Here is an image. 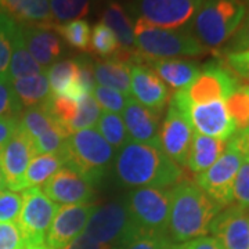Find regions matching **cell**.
I'll return each mask as SVG.
<instances>
[{"mask_svg":"<svg viewBox=\"0 0 249 249\" xmlns=\"http://www.w3.org/2000/svg\"><path fill=\"white\" fill-rule=\"evenodd\" d=\"M116 180L126 187L170 188L184 180L181 166L166 157L160 147L129 142L114 160Z\"/></svg>","mask_w":249,"mask_h":249,"instance_id":"cell-1","label":"cell"},{"mask_svg":"<svg viewBox=\"0 0 249 249\" xmlns=\"http://www.w3.org/2000/svg\"><path fill=\"white\" fill-rule=\"evenodd\" d=\"M170 213L168 237L175 244H184L211 231V224L222 206L188 180L170 188Z\"/></svg>","mask_w":249,"mask_h":249,"instance_id":"cell-2","label":"cell"},{"mask_svg":"<svg viewBox=\"0 0 249 249\" xmlns=\"http://www.w3.org/2000/svg\"><path fill=\"white\" fill-rule=\"evenodd\" d=\"M114 148L108 144L97 129H83L70 134L62 144L60 155L64 166H68L90 184H98L114 165Z\"/></svg>","mask_w":249,"mask_h":249,"instance_id":"cell-3","label":"cell"},{"mask_svg":"<svg viewBox=\"0 0 249 249\" xmlns=\"http://www.w3.org/2000/svg\"><path fill=\"white\" fill-rule=\"evenodd\" d=\"M247 16L241 0H204L190 25V32L208 50L222 47L231 39Z\"/></svg>","mask_w":249,"mask_h":249,"instance_id":"cell-4","label":"cell"},{"mask_svg":"<svg viewBox=\"0 0 249 249\" xmlns=\"http://www.w3.org/2000/svg\"><path fill=\"white\" fill-rule=\"evenodd\" d=\"M133 32L136 50L139 53L137 64L142 58L165 60L196 57L209 52L196 40L190 29H163L137 18Z\"/></svg>","mask_w":249,"mask_h":249,"instance_id":"cell-5","label":"cell"},{"mask_svg":"<svg viewBox=\"0 0 249 249\" xmlns=\"http://www.w3.org/2000/svg\"><path fill=\"white\" fill-rule=\"evenodd\" d=\"M83 232L111 249H124L140 235L130 217L126 199L96 206Z\"/></svg>","mask_w":249,"mask_h":249,"instance_id":"cell-6","label":"cell"},{"mask_svg":"<svg viewBox=\"0 0 249 249\" xmlns=\"http://www.w3.org/2000/svg\"><path fill=\"white\" fill-rule=\"evenodd\" d=\"M126 204L140 234L168 237L170 193L165 188L142 187L129 193Z\"/></svg>","mask_w":249,"mask_h":249,"instance_id":"cell-7","label":"cell"},{"mask_svg":"<svg viewBox=\"0 0 249 249\" xmlns=\"http://www.w3.org/2000/svg\"><path fill=\"white\" fill-rule=\"evenodd\" d=\"M170 103L175 104L187 116L196 133L213 137L222 142H229L237 133V127L226 108V101L223 100L194 104L188 103L184 91L180 90L175 93Z\"/></svg>","mask_w":249,"mask_h":249,"instance_id":"cell-8","label":"cell"},{"mask_svg":"<svg viewBox=\"0 0 249 249\" xmlns=\"http://www.w3.org/2000/svg\"><path fill=\"white\" fill-rule=\"evenodd\" d=\"M244 157L237 145L229 140L226 150L213 165L196 175V184L223 209L234 202L232 188Z\"/></svg>","mask_w":249,"mask_h":249,"instance_id":"cell-9","label":"cell"},{"mask_svg":"<svg viewBox=\"0 0 249 249\" xmlns=\"http://www.w3.org/2000/svg\"><path fill=\"white\" fill-rule=\"evenodd\" d=\"M22 206L17 226L27 245H45L46 235L52 226L58 205L46 196L40 187L21 191Z\"/></svg>","mask_w":249,"mask_h":249,"instance_id":"cell-10","label":"cell"},{"mask_svg":"<svg viewBox=\"0 0 249 249\" xmlns=\"http://www.w3.org/2000/svg\"><path fill=\"white\" fill-rule=\"evenodd\" d=\"M204 0H134L133 11L142 21L163 29H190Z\"/></svg>","mask_w":249,"mask_h":249,"instance_id":"cell-11","label":"cell"},{"mask_svg":"<svg viewBox=\"0 0 249 249\" xmlns=\"http://www.w3.org/2000/svg\"><path fill=\"white\" fill-rule=\"evenodd\" d=\"M238 88V79L224 64L211 61L205 64L196 79L183 91L187 101L196 104L213 100L226 101Z\"/></svg>","mask_w":249,"mask_h":249,"instance_id":"cell-12","label":"cell"},{"mask_svg":"<svg viewBox=\"0 0 249 249\" xmlns=\"http://www.w3.org/2000/svg\"><path fill=\"white\" fill-rule=\"evenodd\" d=\"M35 155L34 140L18 124L16 133L0 152V170L4 178V187H7V190L17 193L24 190L25 172Z\"/></svg>","mask_w":249,"mask_h":249,"instance_id":"cell-13","label":"cell"},{"mask_svg":"<svg viewBox=\"0 0 249 249\" xmlns=\"http://www.w3.org/2000/svg\"><path fill=\"white\" fill-rule=\"evenodd\" d=\"M194 133L196 132L187 116L175 104L169 103L168 112L160 127V150L178 166H186Z\"/></svg>","mask_w":249,"mask_h":249,"instance_id":"cell-14","label":"cell"},{"mask_svg":"<svg viewBox=\"0 0 249 249\" xmlns=\"http://www.w3.org/2000/svg\"><path fill=\"white\" fill-rule=\"evenodd\" d=\"M94 209V204L60 206L46 235V247L49 249H64L68 247L76 237L83 234Z\"/></svg>","mask_w":249,"mask_h":249,"instance_id":"cell-15","label":"cell"},{"mask_svg":"<svg viewBox=\"0 0 249 249\" xmlns=\"http://www.w3.org/2000/svg\"><path fill=\"white\" fill-rule=\"evenodd\" d=\"M42 191L57 205L93 204L96 196L93 184L68 166L57 170L42 186Z\"/></svg>","mask_w":249,"mask_h":249,"instance_id":"cell-16","label":"cell"},{"mask_svg":"<svg viewBox=\"0 0 249 249\" xmlns=\"http://www.w3.org/2000/svg\"><path fill=\"white\" fill-rule=\"evenodd\" d=\"M224 249H249V212L240 205L222 209L211 224V231Z\"/></svg>","mask_w":249,"mask_h":249,"instance_id":"cell-17","label":"cell"},{"mask_svg":"<svg viewBox=\"0 0 249 249\" xmlns=\"http://www.w3.org/2000/svg\"><path fill=\"white\" fill-rule=\"evenodd\" d=\"M130 93L142 106L160 114L172 100L169 88L144 64L130 67Z\"/></svg>","mask_w":249,"mask_h":249,"instance_id":"cell-18","label":"cell"},{"mask_svg":"<svg viewBox=\"0 0 249 249\" xmlns=\"http://www.w3.org/2000/svg\"><path fill=\"white\" fill-rule=\"evenodd\" d=\"M124 124L130 142L160 147V112L142 106L132 96L126 100L124 108Z\"/></svg>","mask_w":249,"mask_h":249,"instance_id":"cell-19","label":"cell"},{"mask_svg":"<svg viewBox=\"0 0 249 249\" xmlns=\"http://www.w3.org/2000/svg\"><path fill=\"white\" fill-rule=\"evenodd\" d=\"M140 64L147 65L155 72L169 89L175 93L187 89L201 72V67L193 61L180 58H165V60H151L142 58Z\"/></svg>","mask_w":249,"mask_h":249,"instance_id":"cell-20","label":"cell"},{"mask_svg":"<svg viewBox=\"0 0 249 249\" xmlns=\"http://www.w3.org/2000/svg\"><path fill=\"white\" fill-rule=\"evenodd\" d=\"M0 13L24 27L52 29L54 25L49 0H0Z\"/></svg>","mask_w":249,"mask_h":249,"instance_id":"cell-21","label":"cell"},{"mask_svg":"<svg viewBox=\"0 0 249 249\" xmlns=\"http://www.w3.org/2000/svg\"><path fill=\"white\" fill-rule=\"evenodd\" d=\"M21 32L28 52L34 60L43 70L52 67L62 52V43L58 36L50 29L24 25H21Z\"/></svg>","mask_w":249,"mask_h":249,"instance_id":"cell-22","label":"cell"},{"mask_svg":"<svg viewBox=\"0 0 249 249\" xmlns=\"http://www.w3.org/2000/svg\"><path fill=\"white\" fill-rule=\"evenodd\" d=\"M53 96H62L79 101L85 93L79 83V71L76 60H62L54 62L46 71Z\"/></svg>","mask_w":249,"mask_h":249,"instance_id":"cell-23","label":"cell"},{"mask_svg":"<svg viewBox=\"0 0 249 249\" xmlns=\"http://www.w3.org/2000/svg\"><path fill=\"white\" fill-rule=\"evenodd\" d=\"M227 147V142H222L204 134L194 133L193 144L187 158L186 168L196 175L209 169L220 158Z\"/></svg>","mask_w":249,"mask_h":249,"instance_id":"cell-24","label":"cell"},{"mask_svg":"<svg viewBox=\"0 0 249 249\" xmlns=\"http://www.w3.org/2000/svg\"><path fill=\"white\" fill-rule=\"evenodd\" d=\"M130 67L132 64L115 58L98 61L93 65L94 79L100 86L130 96Z\"/></svg>","mask_w":249,"mask_h":249,"instance_id":"cell-25","label":"cell"},{"mask_svg":"<svg viewBox=\"0 0 249 249\" xmlns=\"http://www.w3.org/2000/svg\"><path fill=\"white\" fill-rule=\"evenodd\" d=\"M103 24H106L116 36L119 46L124 53L136 54V42H134V32L132 21L127 16L124 9L116 1H111L104 10L103 14Z\"/></svg>","mask_w":249,"mask_h":249,"instance_id":"cell-26","label":"cell"},{"mask_svg":"<svg viewBox=\"0 0 249 249\" xmlns=\"http://www.w3.org/2000/svg\"><path fill=\"white\" fill-rule=\"evenodd\" d=\"M11 86L21 107L25 108L35 107L45 103L47 97L52 94L46 71L37 75H31V76L13 80Z\"/></svg>","mask_w":249,"mask_h":249,"instance_id":"cell-27","label":"cell"},{"mask_svg":"<svg viewBox=\"0 0 249 249\" xmlns=\"http://www.w3.org/2000/svg\"><path fill=\"white\" fill-rule=\"evenodd\" d=\"M64 166L60 154H37L35 155L25 172L24 190L32 187H42L54 173ZM22 190V191H24Z\"/></svg>","mask_w":249,"mask_h":249,"instance_id":"cell-28","label":"cell"},{"mask_svg":"<svg viewBox=\"0 0 249 249\" xmlns=\"http://www.w3.org/2000/svg\"><path fill=\"white\" fill-rule=\"evenodd\" d=\"M45 71L37 62L34 60V57L28 52L22 32H21V25H18V31L14 39V47H13V54L10 60L9 72H7V79L10 82L25 78L31 75H37Z\"/></svg>","mask_w":249,"mask_h":249,"instance_id":"cell-29","label":"cell"},{"mask_svg":"<svg viewBox=\"0 0 249 249\" xmlns=\"http://www.w3.org/2000/svg\"><path fill=\"white\" fill-rule=\"evenodd\" d=\"M19 115H21L18 118L19 126L27 132V134L32 140L43 136L58 124L55 122L53 115L50 114L45 103L35 106V107L27 108Z\"/></svg>","mask_w":249,"mask_h":249,"instance_id":"cell-30","label":"cell"},{"mask_svg":"<svg viewBox=\"0 0 249 249\" xmlns=\"http://www.w3.org/2000/svg\"><path fill=\"white\" fill-rule=\"evenodd\" d=\"M89 52L104 60H118L122 54V49L114 32L106 24L97 22L91 29Z\"/></svg>","mask_w":249,"mask_h":249,"instance_id":"cell-31","label":"cell"},{"mask_svg":"<svg viewBox=\"0 0 249 249\" xmlns=\"http://www.w3.org/2000/svg\"><path fill=\"white\" fill-rule=\"evenodd\" d=\"M97 132L116 151H119L129 142L124 119L119 114L101 111L97 121Z\"/></svg>","mask_w":249,"mask_h":249,"instance_id":"cell-32","label":"cell"},{"mask_svg":"<svg viewBox=\"0 0 249 249\" xmlns=\"http://www.w3.org/2000/svg\"><path fill=\"white\" fill-rule=\"evenodd\" d=\"M52 29H54L73 49H78L85 53L90 50L91 28L86 19H73L62 24H55Z\"/></svg>","mask_w":249,"mask_h":249,"instance_id":"cell-33","label":"cell"},{"mask_svg":"<svg viewBox=\"0 0 249 249\" xmlns=\"http://www.w3.org/2000/svg\"><path fill=\"white\" fill-rule=\"evenodd\" d=\"M54 25L82 19L90 10L91 0H49Z\"/></svg>","mask_w":249,"mask_h":249,"instance_id":"cell-34","label":"cell"},{"mask_svg":"<svg viewBox=\"0 0 249 249\" xmlns=\"http://www.w3.org/2000/svg\"><path fill=\"white\" fill-rule=\"evenodd\" d=\"M17 31V22L7 17L6 14L0 13V79L7 78Z\"/></svg>","mask_w":249,"mask_h":249,"instance_id":"cell-35","label":"cell"},{"mask_svg":"<svg viewBox=\"0 0 249 249\" xmlns=\"http://www.w3.org/2000/svg\"><path fill=\"white\" fill-rule=\"evenodd\" d=\"M226 108L238 130L249 127V96L245 86H240L226 100Z\"/></svg>","mask_w":249,"mask_h":249,"instance_id":"cell-36","label":"cell"},{"mask_svg":"<svg viewBox=\"0 0 249 249\" xmlns=\"http://www.w3.org/2000/svg\"><path fill=\"white\" fill-rule=\"evenodd\" d=\"M100 114H101V111H100V107L96 103L94 97L91 94H83L78 101V112H76V116L70 127L71 134L83 130V129L93 127L97 124Z\"/></svg>","mask_w":249,"mask_h":249,"instance_id":"cell-37","label":"cell"},{"mask_svg":"<svg viewBox=\"0 0 249 249\" xmlns=\"http://www.w3.org/2000/svg\"><path fill=\"white\" fill-rule=\"evenodd\" d=\"M91 94L98 104V107L103 108V111L112 112V114H121L124 111L126 100L129 97V96H124L116 90L104 88L100 85H96Z\"/></svg>","mask_w":249,"mask_h":249,"instance_id":"cell-38","label":"cell"},{"mask_svg":"<svg viewBox=\"0 0 249 249\" xmlns=\"http://www.w3.org/2000/svg\"><path fill=\"white\" fill-rule=\"evenodd\" d=\"M68 136L70 134L67 133L60 124H57L52 130H49L47 133L34 140L36 155L37 154H58Z\"/></svg>","mask_w":249,"mask_h":249,"instance_id":"cell-39","label":"cell"},{"mask_svg":"<svg viewBox=\"0 0 249 249\" xmlns=\"http://www.w3.org/2000/svg\"><path fill=\"white\" fill-rule=\"evenodd\" d=\"M22 206V194L17 191H0V222L17 223Z\"/></svg>","mask_w":249,"mask_h":249,"instance_id":"cell-40","label":"cell"},{"mask_svg":"<svg viewBox=\"0 0 249 249\" xmlns=\"http://www.w3.org/2000/svg\"><path fill=\"white\" fill-rule=\"evenodd\" d=\"M21 104L7 78L0 79V116H18L21 114Z\"/></svg>","mask_w":249,"mask_h":249,"instance_id":"cell-41","label":"cell"},{"mask_svg":"<svg viewBox=\"0 0 249 249\" xmlns=\"http://www.w3.org/2000/svg\"><path fill=\"white\" fill-rule=\"evenodd\" d=\"M232 196L237 205L249 208V158H244L234 181Z\"/></svg>","mask_w":249,"mask_h":249,"instance_id":"cell-42","label":"cell"},{"mask_svg":"<svg viewBox=\"0 0 249 249\" xmlns=\"http://www.w3.org/2000/svg\"><path fill=\"white\" fill-rule=\"evenodd\" d=\"M226 67L237 79L249 83V50L226 54Z\"/></svg>","mask_w":249,"mask_h":249,"instance_id":"cell-43","label":"cell"},{"mask_svg":"<svg viewBox=\"0 0 249 249\" xmlns=\"http://www.w3.org/2000/svg\"><path fill=\"white\" fill-rule=\"evenodd\" d=\"M27 247L17 223L0 222V249H24Z\"/></svg>","mask_w":249,"mask_h":249,"instance_id":"cell-44","label":"cell"},{"mask_svg":"<svg viewBox=\"0 0 249 249\" xmlns=\"http://www.w3.org/2000/svg\"><path fill=\"white\" fill-rule=\"evenodd\" d=\"M175 242L165 235H151V234H140L124 249H168Z\"/></svg>","mask_w":249,"mask_h":249,"instance_id":"cell-45","label":"cell"},{"mask_svg":"<svg viewBox=\"0 0 249 249\" xmlns=\"http://www.w3.org/2000/svg\"><path fill=\"white\" fill-rule=\"evenodd\" d=\"M78 64V71H79V83L85 93L91 94L96 88V79H94V70L93 64L86 57H78L75 58Z\"/></svg>","mask_w":249,"mask_h":249,"instance_id":"cell-46","label":"cell"},{"mask_svg":"<svg viewBox=\"0 0 249 249\" xmlns=\"http://www.w3.org/2000/svg\"><path fill=\"white\" fill-rule=\"evenodd\" d=\"M249 50V13L245 16L242 24L234 34L229 43V53Z\"/></svg>","mask_w":249,"mask_h":249,"instance_id":"cell-47","label":"cell"},{"mask_svg":"<svg viewBox=\"0 0 249 249\" xmlns=\"http://www.w3.org/2000/svg\"><path fill=\"white\" fill-rule=\"evenodd\" d=\"M18 124V116H0V152L16 133Z\"/></svg>","mask_w":249,"mask_h":249,"instance_id":"cell-48","label":"cell"},{"mask_svg":"<svg viewBox=\"0 0 249 249\" xmlns=\"http://www.w3.org/2000/svg\"><path fill=\"white\" fill-rule=\"evenodd\" d=\"M183 245L186 249H224L219 241L214 237H209V235L188 241V242H184Z\"/></svg>","mask_w":249,"mask_h":249,"instance_id":"cell-49","label":"cell"},{"mask_svg":"<svg viewBox=\"0 0 249 249\" xmlns=\"http://www.w3.org/2000/svg\"><path fill=\"white\" fill-rule=\"evenodd\" d=\"M64 249H111L104 244H100L97 241L91 240L89 235H86L85 232L80 234L79 237H76L75 240L72 241L68 247H65Z\"/></svg>","mask_w":249,"mask_h":249,"instance_id":"cell-50","label":"cell"},{"mask_svg":"<svg viewBox=\"0 0 249 249\" xmlns=\"http://www.w3.org/2000/svg\"><path fill=\"white\" fill-rule=\"evenodd\" d=\"M238 132H240L241 136H242V137L245 139V142L249 144V127H248V129H245V130H238Z\"/></svg>","mask_w":249,"mask_h":249,"instance_id":"cell-51","label":"cell"},{"mask_svg":"<svg viewBox=\"0 0 249 249\" xmlns=\"http://www.w3.org/2000/svg\"><path fill=\"white\" fill-rule=\"evenodd\" d=\"M24 249H49L45 245H27Z\"/></svg>","mask_w":249,"mask_h":249,"instance_id":"cell-52","label":"cell"},{"mask_svg":"<svg viewBox=\"0 0 249 249\" xmlns=\"http://www.w3.org/2000/svg\"><path fill=\"white\" fill-rule=\"evenodd\" d=\"M168 249H186L183 244H172Z\"/></svg>","mask_w":249,"mask_h":249,"instance_id":"cell-53","label":"cell"},{"mask_svg":"<svg viewBox=\"0 0 249 249\" xmlns=\"http://www.w3.org/2000/svg\"><path fill=\"white\" fill-rule=\"evenodd\" d=\"M4 188V178H3V175H1V170H0V191Z\"/></svg>","mask_w":249,"mask_h":249,"instance_id":"cell-54","label":"cell"},{"mask_svg":"<svg viewBox=\"0 0 249 249\" xmlns=\"http://www.w3.org/2000/svg\"><path fill=\"white\" fill-rule=\"evenodd\" d=\"M245 89H247V93H248V96H249V85H247V86H245Z\"/></svg>","mask_w":249,"mask_h":249,"instance_id":"cell-55","label":"cell"},{"mask_svg":"<svg viewBox=\"0 0 249 249\" xmlns=\"http://www.w3.org/2000/svg\"><path fill=\"white\" fill-rule=\"evenodd\" d=\"M241 1H242V3H245V4H247V3H249V0H241Z\"/></svg>","mask_w":249,"mask_h":249,"instance_id":"cell-56","label":"cell"}]
</instances>
